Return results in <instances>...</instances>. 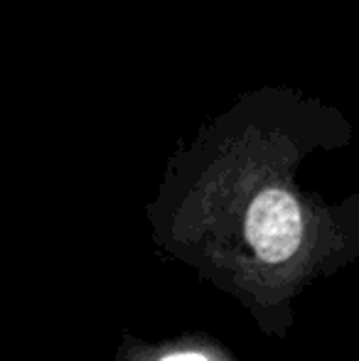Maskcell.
Segmentation results:
<instances>
[{"instance_id":"1","label":"cell","mask_w":359,"mask_h":361,"mask_svg":"<svg viewBox=\"0 0 359 361\" xmlns=\"http://www.w3.org/2000/svg\"><path fill=\"white\" fill-rule=\"evenodd\" d=\"M153 361H214V357L187 344V347H175V349H170V352H163Z\"/></svg>"}]
</instances>
